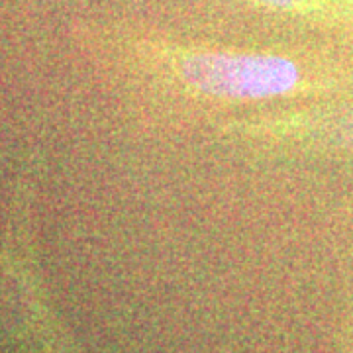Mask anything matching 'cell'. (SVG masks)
Instances as JSON below:
<instances>
[{
    "instance_id": "obj_3",
    "label": "cell",
    "mask_w": 353,
    "mask_h": 353,
    "mask_svg": "<svg viewBox=\"0 0 353 353\" xmlns=\"http://www.w3.org/2000/svg\"><path fill=\"white\" fill-rule=\"evenodd\" d=\"M267 12L324 24H352L353 0H243Z\"/></svg>"
},
{
    "instance_id": "obj_2",
    "label": "cell",
    "mask_w": 353,
    "mask_h": 353,
    "mask_svg": "<svg viewBox=\"0 0 353 353\" xmlns=\"http://www.w3.org/2000/svg\"><path fill=\"white\" fill-rule=\"evenodd\" d=\"M222 138L265 152H353V101L216 120Z\"/></svg>"
},
{
    "instance_id": "obj_1",
    "label": "cell",
    "mask_w": 353,
    "mask_h": 353,
    "mask_svg": "<svg viewBox=\"0 0 353 353\" xmlns=\"http://www.w3.org/2000/svg\"><path fill=\"white\" fill-rule=\"evenodd\" d=\"M104 51L128 92L175 114L353 99V61L314 51L179 41L128 26L106 34Z\"/></svg>"
}]
</instances>
